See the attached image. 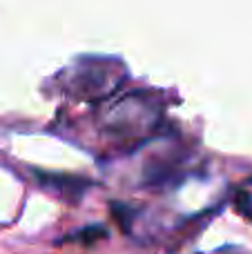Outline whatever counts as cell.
I'll return each instance as SVG.
<instances>
[{
    "mask_svg": "<svg viewBox=\"0 0 252 254\" xmlns=\"http://www.w3.org/2000/svg\"><path fill=\"white\" fill-rule=\"evenodd\" d=\"M38 179L43 181L45 185H49L52 190L56 192L67 194L69 198H80V194L89 188L87 181L83 179H76V176H58V174H40L38 172Z\"/></svg>",
    "mask_w": 252,
    "mask_h": 254,
    "instance_id": "obj_1",
    "label": "cell"
},
{
    "mask_svg": "<svg viewBox=\"0 0 252 254\" xmlns=\"http://www.w3.org/2000/svg\"><path fill=\"white\" fill-rule=\"evenodd\" d=\"M248 216H250V219H252V210H248Z\"/></svg>",
    "mask_w": 252,
    "mask_h": 254,
    "instance_id": "obj_4",
    "label": "cell"
},
{
    "mask_svg": "<svg viewBox=\"0 0 252 254\" xmlns=\"http://www.w3.org/2000/svg\"><path fill=\"white\" fill-rule=\"evenodd\" d=\"M112 212H114V216L121 221V228L127 230V228H129V223H132V214H134L132 207H129V205H121V203H114Z\"/></svg>",
    "mask_w": 252,
    "mask_h": 254,
    "instance_id": "obj_3",
    "label": "cell"
},
{
    "mask_svg": "<svg viewBox=\"0 0 252 254\" xmlns=\"http://www.w3.org/2000/svg\"><path fill=\"white\" fill-rule=\"evenodd\" d=\"M105 237H107V230L103 228V225H89V228H83V230H78V232L69 234L65 241L85 243V246H89V243H96V241H101V239H105Z\"/></svg>",
    "mask_w": 252,
    "mask_h": 254,
    "instance_id": "obj_2",
    "label": "cell"
}]
</instances>
